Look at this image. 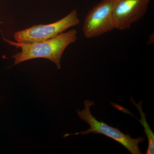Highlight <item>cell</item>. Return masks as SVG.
Listing matches in <instances>:
<instances>
[{"instance_id": "cell-1", "label": "cell", "mask_w": 154, "mask_h": 154, "mask_svg": "<svg viewBox=\"0 0 154 154\" xmlns=\"http://www.w3.org/2000/svg\"><path fill=\"white\" fill-rule=\"evenodd\" d=\"M77 34L76 30L72 29L51 39L34 43L14 42L4 37L3 39L10 45L21 49L11 57L14 60L13 65L34 59L44 58L51 61L60 69L64 51L70 44L76 41Z\"/></svg>"}, {"instance_id": "cell-2", "label": "cell", "mask_w": 154, "mask_h": 154, "mask_svg": "<svg viewBox=\"0 0 154 154\" xmlns=\"http://www.w3.org/2000/svg\"><path fill=\"white\" fill-rule=\"evenodd\" d=\"M84 103L85 109L82 110H78L77 113L82 120L89 125L90 128L82 132L71 134H66L63 136L64 137L74 135L85 136L91 133L103 134L120 143L132 154H142L139 148V144L145 140L144 138L140 136L137 138H132L129 134H125L117 128L110 126L102 120L98 121L91 114L90 110V107L95 105V102L93 101L86 100Z\"/></svg>"}, {"instance_id": "cell-3", "label": "cell", "mask_w": 154, "mask_h": 154, "mask_svg": "<svg viewBox=\"0 0 154 154\" xmlns=\"http://www.w3.org/2000/svg\"><path fill=\"white\" fill-rule=\"evenodd\" d=\"M78 12L73 10L59 21L48 24L33 25L30 28L17 31L14 37L17 42L34 43L54 38L71 27L80 23Z\"/></svg>"}, {"instance_id": "cell-4", "label": "cell", "mask_w": 154, "mask_h": 154, "mask_svg": "<svg viewBox=\"0 0 154 154\" xmlns=\"http://www.w3.org/2000/svg\"><path fill=\"white\" fill-rule=\"evenodd\" d=\"M113 8V0H102L88 12L82 28L86 38L99 37L115 29Z\"/></svg>"}, {"instance_id": "cell-5", "label": "cell", "mask_w": 154, "mask_h": 154, "mask_svg": "<svg viewBox=\"0 0 154 154\" xmlns=\"http://www.w3.org/2000/svg\"><path fill=\"white\" fill-rule=\"evenodd\" d=\"M113 17L115 29L129 28L145 15L152 0H113Z\"/></svg>"}, {"instance_id": "cell-6", "label": "cell", "mask_w": 154, "mask_h": 154, "mask_svg": "<svg viewBox=\"0 0 154 154\" xmlns=\"http://www.w3.org/2000/svg\"><path fill=\"white\" fill-rule=\"evenodd\" d=\"M130 102L134 104L135 106L137 107L140 113L141 117L140 119H139V121L142 125L144 128V132L146 135L148 140V146L146 154H153L154 153V134L152 130L148 124L146 120V115L143 111L142 108V101H140L138 104L135 103L134 100L132 98H131Z\"/></svg>"}]
</instances>
